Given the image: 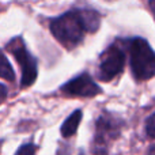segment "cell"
Listing matches in <instances>:
<instances>
[{
    "instance_id": "obj_1",
    "label": "cell",
    "mask_w": 155,
    "mask_h": 155,
    "mask_svg": "<svg viewBox=\"0 0 155 155\" xmlns=\"http://www.w3.org/2000/svg\"><path fill=\"white\" fill-rule=\"evenodd\" d=\"M99 27V15L91 10H72L51 22V31L63 46L71 49L83 40L86 31Z\"/></svg>"
},
{
    "instance_id": "obj_2",
    "label": "cell",
    "mask_w": 155,
    "mask_h": 155,
    "mask_svg": "<svg viewBox=\"0 0 155 155\" xmlns=\"http://www.w3.org/2000/svg\"><path fill=\"white\" fill-rule=\"evenodd\" d=\"M131 70L136 80H147L155 76V52L143 38L132 40L131 46Z\"/></svg>"
},
{
    "instance_id": "obj_3",
    "label": "cell",
    "mask_w": 155,
    "mask_h": 155,
    "mask_svg": "<svg viewBox=\"0 0 155 155\" xmlns=\"http://www.w3.org/2000/svg\"><path fill=\"white\" fill-rule=\"evenodd\" d=\"M121 121L113 117L112 114H102L97 120L95 134H94L91 151L95 155H106L110 148V144L120 136Z\"/></svg>"
},
{
    "instance_id": "obj_4",
    "label": "cell",
    "mask_w": 155,
    "mask_h": 155,
    "mask_svg": "<svg viewBox=\"0 0 155 155\" xmlns=\"http://www.w3.org/2000/svg\"><path fill=\"white\" fill-rule=\"evenodd\" d=\"M7 49L12 53V56L15 57L18 64L21 65L22 70L21 86L22 87H29L30 84H33L35 82V78H37V63H35V59L27 52L26 46L23 44V40H21V38H14L12 41H10V44L7 45Z\"/></svg>"
},
{
    "instance_id": "obj_5",
    "label": "cell",
    "mask_w": 155,
    "mask_h": 155,
    "mask_svg": "<svg viewBox=\"0 0 155 155\" xmlns=\"http://www.w3.org/2000/svg\"><path fill=\"white\" fill-rule=\"evenodd\" d=\"M125 54L118 46L112 45L102 53L98 68V78L102 82H109L123 72Z\"/></svg>"
},
{
    "instance_id": "obj_6",
    "label": "cell",
    "mask_w": 155,
    "mask_h": 155,
    "mask_svg": "<svg viewBox=\"0 0 155 155\" xmlns=\"http://www.w3.org/2000/svg\"><path fill=\"white\" fill-rule=\"evenodd\" d=\"M61 91L70 97H95L101 93V88L88 74H82L65 83L61 87Z\"/></svg>"
},
{
    "instance_id": "obj_7",
    "label": "cell",
    "mask_w": 155,
    "mask_h": 155,
    "mask_svg": "<svg viewBox=\"0 0 155 155\" xmlns=\"http://www.w3.org/2000/svg\"><path fill=\"white\" fill-rule=\"evenodd\" d=\"M80 121H82V110H75V112H74L63 123L61 129H60L63 137H71L72 136V135L78 131V128H79Z\"/></svg>"
},
{
    "instance_id": "obj_8",
    "label": "cell",
    "mask_w": 155,
    "mask_h": 155,
    "mask_svg": "<svg viewBox=\"0 0 155 155\" xmlns=\"http://www.w3.org/2000/svg\"><path fill=\"white\" fill-rule=\"evenodd\" d=\"M0 75H2L3 79H7V80H14V70L11 67V64L8 63V59L7 56H3V64H2V71H0Z\"/></svg>"
},
{
    "instance_id": "obj_9",
    "label": "cell",
    "mask_w": 155,
    "mask_h": 155,
    "mask_svg": "<svg viewBox=\"0 0 155 155\" xmlns=\"http://www.w3.org/2000/svg\"><path fill=\"white\" fill-rule=\"evenodd\" d=\"M146 134L155 139V113H153L146 121Z\"/></svg>"
},
{
    "instance_id": "obj_10",
    "label": "cell",
    "mask_w": 155,
    "mask_h": 155,
    "mask_svg": "<svg viewBox=\"0 0 155 155\" xmlns=\"http://www.w3.org/2000/svg\"><path fill=\"white\" fill-rule=\"evenodd\" d=\"M15 155H35V146L34 144H25L22 147H19V150L16 151Z\"/></svg>"
},
{
    "instance_id": "obj_11",
    "label": "cell",
    "mask_w": 155,
    "mask_h": 155,
    "mask_svg": "<svg viewBox=\"0 0 155 155\" xmlns=\"http://www.w3.org/2000/svg\"><path fill=\"white\" fill-rule=\"evenodd\" d=\"M5 95H7V88H5L4 84H2V101L5 99Z\"/></svg>"
},
{
    "instance_id": "obj_12",
    "label": "cell",
    "mask_w": 155,
    "mask_h": 155,
    "mask_svg": "<svg viewBox=\"0 0 155 155\" xmlns=\"http://www.w3.org/2000/svg\"><path fill=\"white\" fill-rule=\"evenodd\" d=\"M150 5H151V10H153V14H154V16H155V0H151Z\"/></svg>"
},
{
    "instance_id": "obj_13",
    "label": "cell",
    "mask_w": 155,
    "mask_h": 155,
    "mask_svg": "<svg viewBox=\"0 0 155 155\" xmlns=\"http://www.w3.org/2000/svg\"><path fill=\"white\" fill-rule=\"evenodd\" d=\"M148 155H155V146L150 148V151H148Z\"/></svg>"
},
{
    "instance_id": "obj_14",
    "label": "cell",
    "mask_w": 155,
    "mask_h": 155,
    "mask_svg": "<svg viewBox=\"0 0 155 155\" xmlns=\"http://www.w3.org/2000/svg\"><path fill=\"white\" fill-rule=\"evenodd\" d=\"M80 155H84V154H83V153H80Z\"/></svg>"
}]
</instances>
